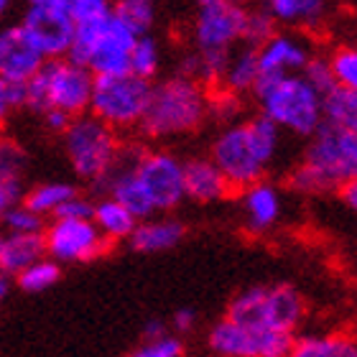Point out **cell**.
Listing matches in <instances>:
<instances>
[{"label": "cell", "instance_id": "cell-1", "mask_svg": "<svg viewBox=\"0 0 357 357\" xmlns=\"http://www.w3.org/2000/svg\"><path fill=\"white\" fill-rule=\"evenodd\" d=\"M248 8L240 0H199L194 21L197 52L186 56L184 77L199 84H220L230 54L243 44Z\"/></svg>", "mask_w": 357, "mask_h": 357}, {"label": "cell", "instance_id": "cell-2", "mask_svg": "<svg viewBox=\"0 0 357 357\" xmlns=\"http://www.w3.org/2000/svg\"><path fill=\"white\" fill-rule=\"evenodd\" d=\"M281 149V130L268 118L230 123L212 143V164L220 169L230 189H248L263 181Z\"/></svg>", "mask_w": 357, "mask_h": 357}, {"label": "cell", "instance_id": "cell-3", "mask_svg": "<svg viewBox=\"0 0 357 357\" xmlns=\"http://www.w3.org/2000/svg\"><path fill=\"white\" fill-rule=\"evenodd\" d=\"M357 176V130L321 123L304 151L301 164L291 172L289 184L301 194L340 192Z\"/></svg>", "mask_w": 357, "mask_h": 357}, {"label": "cell", "instance_id": "cell-4", "mask_svg": "<svg viewBox=\"0 0 357 357\" xmlns=\"http://www.w3.org/2000/svg\"><path fill=\"white\" fill-rule=\"evenodd\" d=\"M207 89L192 77L176 75L151 84L146 112L141 118V130L149 138H174L186 135L207 120Z\"/></svg>", "mask_w": 357, "mask_h": 357}, {"label": "cell", "instance_id": "cell-5", "mask_svg": "<svg viewBox=\"0 0 357 357\" xmlns=\"http://www.w3.org/2000/svg\"><path fill=\"white\" fill-rule=\"evenodd\" d=\"M138 38L141 36L110 8L95 21L77 23L67 59L87 67L92 77L128 75V56Z\"/></svg>", "mask_w": 357, "mask_h": 357}, {"label": "cell", "instance_id": "cell-6", "mask_svg": "<svg viewBox=\"0 0 357 357\" xmlns=\"http://www.w3.org/2000/svg\"><path fill=\"white\" fill-rule=\"evenodd\" d=\"M261 115L278 130L309 138L321 126V95L301 75L261 77L253 87Z\"/></svg>", "mask_w": 357, "mask_h": 357}, {"label": "cell", "instance_id": "cell-7", "mask_svg": "<svg viewBox=\"0 0 357 357\" xmlns=\"http://www.w3.org/2000/svg\"><path fill=\"white\" fill-rule=\"evenodd\" d=\"M92 84L95 77L89 75L87 67L67 56L49 59L33 79L23 84V105L38 115L46 110H61L69 118H77L87 112Z\"/></svg>", "mask_w": 357, "mask_h": 357}, {"label": "cell", "instance_id": "cell-8", "mask_svg": "<svg viewBox=\"0 0 357 357\" xmlns=\"http://www.w3.org/2000/svg\"><path fill=\"white\" fill-rule=\"evenodd\" d=\"M306 317V301L301 291L291 283H271V286H250L240 291L227 304L225 319L238 321L250 329H271L296 335Z\"/></svg>", "mask_w": 357, "mask_h": 357}, {"label": "cell", "instance_id": "cell-9", "mask_svg": "<svg viewBox=\"0 0 357 357\" xmlns=\"http://www.w3.org/2000/svg\"><path fill=\"white\" fill-rule=\"evenodd\" d=\"M64 153L72 172L87 181H102L120 151L118 133L92 115H77L64 130Z\"/></svg>", "mask_w": 357, "mask_h": 357}, {"label": "cell", "instance_id": "cell-10", "mask_svg": "<svg viewBox=\"0 0 357 357\" xmlns=\"http://www.w3.org/2000/svg\"><path fill=\"white\" fill-rule=\"evenodd\" d=\"M151 95V82L138 79L133 75L118 77H95L92 97H89V115L105 123L107 128L130 130L141 126Z\"/></svg>", "mask_w": 357, "mask_h": 357}, {"label": "cell", "instance_id": "cell-11", "mask_svg": "<svg viewBox=\"0 0 357 357\" xmlns=\"http://www.w3.org/2000/svg\"><path fill=\"white\" fill-rule=\"evenodd\" d=\"M133 176L153 212H172L184 202V161L172 151H146L133 161Z\"/></svg>", "mask_w": 357, "mask_h": 357}, {"label": "cell", "instance_id": "cell-12", "mask_svg": "<svg viewBox=\"0 0 357 357\" xmlns=\"http://www.w3.org/2000/svg\"><path fill=\"white\" fill-rule=\"evenodd\" d=\"M296 335L271 332V329H250L238 321L220 319L212 324L207 344L217 357H286L291 352Z\"/></svg>", "mask_w": 357, "mask_h": 357}, {"label": "cell", "instance_id": "cell-13", "mask_svg": "<svg viewBox=\"0 0 357 357\" xmlns=\"http://www.w3.org/2000/svg\"><path fill=\"white\" fill-rule=\"evenodd\" d=\"M41 235L46 258L56 263H89L112 245L92 220H52Z\"/></svg>", "mask_w": 357, "mask_h": 357}, {"label": "cell", "instance_id": "cell-14", "mask_svg": "<svg viewBox=\"0 0 357 357\" xmlns=\"http://www.w3.org/2000/svg\"><path fill=\"white\" fill-rule=\"evenodd\" d=\"M21 26L33 38V44L41 49L46 59H61L72 49L77 23L61 8L29 6V10L23 13Z\"/></svg>", "mask_w": 357, "mask_h": 357}, {"label": "cell", "instance_id": "cell-15", "mask_svg": "<svg viewBox=\"0 0 357 357\" xmlns=\"http://www.w3.org/2000/svg\"><path fill=\"white\" fill-rule=\"evenodd\" d=\"M33 38L26 33L21 23L0 29V79L13 84H26L38 75V69L46 64Z\"/></svg>", "mask_w": 357, "mask_h": 357}, {"label": "cell", "instance_id": "cell-16", "mask_svg": "<svg viewBox=\"0 0 357 357\" xmlns=\"http://www.w3.org/2000/svg\"><path fill=\"white\" fill-rule=\"evenodd\" d=\"M255 56H258L261 77L298 75L312 56V49L296 33H278L275 31L273 36L255 49Z\"/></svg>", "mask_w": 357, "mask_h": 357}, {"label": "cell", "instance_id": "cell-17", "mask_svg": "<svg viewBox=\"0 0 357 357\" xmlns=\"http://www.w3.org/2000/svg\"><path fill=\"white\" fill-rule=\"evenodd\" d=\"M281 194L271 181H255L248 189H243V222L250 235H266L281 220Z\"/></svg>", "mask_w": 357, "mask_h": 357}, {"label": "cell", "instance_id": "cell-18", "mask_svg": "<svg viewBox=\"0 0 357 357\" xmlns=\"http://www.w3.org/2000/svg\"><path fill=\"white\" fill-rule=\"evenodd\" d=\"M230 192V184L225 181L209 156H194L184 161V199H192L197 204H212L225 199Z\"/></svg>", "mask_w": 357, "mask_h": 357}, {"label": "cell", "instance_id": "cell-19", "mask_svg": "<svg viewBox=\"0 0 357 357\" xmlns=\"http://www.w3.org/2000/svg\"><path fill=\"white\" fill-rule=\"evenodd\" d=\"M186 235V227L176 217H149L135 225L130 232V245L138 253H164L176 248Z\"/></svg>", "mask_w": 357, "mask_h": 357}, {"label": "cell", "instance_id": "cell-20", "mask_svg": "<svg viewBox=\"0 0 357 357\" xmlns=\"http://www.w3.org/2000/svg\"><path fill=\"white\" fill-rule=\"evenodd\" d=\"M263 10L275 21V26L317 31L327 21V0H263Z\"/></svg>", "mask_w": 357, "mask_h": 357}, {"label": "cell", "instance_id": "cell-21", "mask_svg": "<svg viewBox=\"0 0 357 357\" xmlns=\"http://www.w3.org/2000/svg\"><path fill=\"white\" fill-rule=\"evenodd\" d=\"M46 255L44 235L33 232V235H18V232H6L0 235V273L10 278L18 275L23 268L31 263L41 261Z\"/></svg>", "mask_w": 357, "mask_h": 357}, {"label": "cell", "instance_id": "cell-22", "mask_svg": "<svg viewBox=\"0 0 357 357\" xmlns=\"http://www.w3.org/2000/svg\"><path fill=\"white\" fill-rule=\"evenodd\" d=\"M286 357H357V342L350 332L304 335L294 340Z\"/></svg>", "mask_w": 357, "mask_h": 357}, {"label": "cell", "instance_id": "cell-23", "mask_svg": "<svg viewBox=\"0 0 357 357\" xmlns=\"http://www.w3.org/2000/svg\"><path fill=\"white\" fill-rule=\"evenodd\" d=\"M258 79H261V69H258L255 49L243 46V49H235L230 54L222 77H220V87L232 92V95H245V92H253Z\"/></svg>", "mask_w": 357, "mask_h": 357}, {"label": "cell", "instance_id": "cell-24", "mask_svg": "<svg viewBox=\"0 0 357 357\" xmlns=\"http://www.w3.org/2000/svg\"><path fill=\"white\" fill-rule=\"evenodd\" d=\"M92 222L110 243H118V240L130 238V232L135 230L138 220L120 202H115L112 197L105 194L102 199H97L92 204Z\"/></svg>", "mask_w": 357, "mask_h": 357}, {"label": "cell", "instance_id": "cell-25", "mask_svg": "<svg viewBox=\"0 0 357 357\" xmlns=\"http://www.w3.org/2000/svg\"><path fill=\"white\" fill-rule=\"evenodd\" d=\"M77 194V189L67 181H44V184H36L31 192L23 194V204L36 212L38 217H54L59 212V207L64 202H69Z\"/></svg>", "mask_w": 357, "mask_h": 357}, {"label": "cell", "instance_id": "cell-26", "mask_svg": "<svg viewBox=\"0 0 357 357\" xmlns=\"http://www.w3.org/2000/svg\"><path fill=\"white\" fill-rule=\"evenodd\" d=\"M321 123L357 130V89L332 87L321 95Z\"/></svg>", "mask_w": 357, "mask_h": 357}, {"label": "cell", "instance_id": "cell-27", "mask_svg": "<svg viewBox=\"0 0 357 357\" xmlns=\"http://www.w3.org/2000/svg\"><path fill=\"white\" fill-rule=\"evenodd\" d=\"M161 46L151 33H143L138 41L130 49V56H128V75L138 77V79H146L151 82L153 77L158 75L161 69Z\"/></svg>", "mask_w": 357, "mask_h": 357}, {"label": "cell", "instance_id": "cell-28", "mask_svg": "<svg viewBox=\"0 0 357 357\" xmlns=\"http://www.w3.org/2000/svg\"><path fill=\"white\" fill-rule=\"evenodd\" d=\"M61 278V266L52 258H41V261L31 263L29 268H23L21 273L15 275V283L18 289L26 291V294H41V291L56 286Z\"/></svg>", "mask_w": 357, "mask_h": 357}, {"label": "cell", "instance_id": "cell-29", "mask_svg": "<svg viewBox=\"0 0 357 357\" xmlns=\"http://www.w3.org/2000/svg\"><path fill=\"white\" fill-rule=\"evenodd\" d=\"M29 6H54L61 8L75 23L95 21L112 8L110 0H29Z\"/></svg>", "mask_w": 357, "mask_h": 357}, {"label": "cell", "instance_id": "cell-30", "mask_svg": "<svg viewBox=\"0 0 357 357\" xmlns=\"http://www.w3.org/2000/svg\"><path fill=\"white\" fill-rule=\"evenodd\" d=\"M337 87L357 89V52L352 46H340L327 56Z\"/></svg>", "mask_w": 357, "mask_h": 357}, {"label": "cell", "instance_id": "cell-31", "mask_svg": "<svg viewBox=\"0 0 357 357\" xmlns=\"http://www.w3.org/2000/svg\"><path fill=\"white\" fill-rule=\"evenodd\" d=\"M3 227L6 232H18V235H33V232H44L46 227V220L44 217H38L36 212H31L23 202L13 204V207L8 209L6 215H3Z\"/></svg>", "mask_w": 357, "mask_h": 357}, {"label": "cell", "instance_id": "cell-32", "mask_svg": "<svg viewBox=\"0 0 357 357\" xmlns=\"http://www.w3.org/2000/svg\"><path fill=\"white\" fill-rule=\"evenodd\" d=\"M275 33V21L271 15L258 8V10H248V18H245V31H243V44L250 46V49H258L263 41Z\"/></svg>", "mask_w": 357, "mask_h": 357}, {"label": "cell", "instance_id": "cell-33", "mask_svg": "<svg viewBox=\"0 0 357 357\" xmlns=\"http://www.w3.org/2000/svg\"><path fill=\"white\" fill-rule=\"evenodd\" d=\"M186 347L178 335H166L158 340H143L128 357H184Z\"/></svg>", "mask_w": 357, "mask_h": 357}, {"label": "cell", "instance_id": "cell-34", "mask_svg": "<svg viewBox=\"0 0 357 357\" xmlns=\"http://www.w3.org/2000/svg\"><path fill=\"white\" fill-rule=\"evenodd\" d=\"M26 169V153L13 138L0 135V178H21Z\"/></svg>", "mask_w": 357, "mask_h": 357}, {"label": "cell", "instance_id": "cell-35", "mask_svg": "<svg viewBox=\"0 0 357 357\" xmlns=\"http://www.w3.org/2000/svg\"><path fill=\"white\" fill-rule=\"evenodd\" d=\"M298 75L304 77L306 82L312 84L319 95H327L329 89L337 87L335 84V77H332V69H329V61L327 56H309V61L304 64V69L298 72Z\"/></svg>", "mask_w": 357, "mask_h": 357}, {"label": "cell", "instance_id": "cell-36", "mask_svg": "<svg viewBox=\"0 0 357 357\" xmlns=\"http://www.w3.org/2000/svg\"><path fill=\"white\" fill-rule=\"evenodd\" d=\"M243 102H240V95H232L227 89H217L215 95H209L207 100V115H215L220 120H235V115L240 112Z\"/></svg>", "mask_w": 357, "mask_h": 357}, {"label": "cell", "instance_id": "cell-37", "mask_svg": "<svg viewBox=\"0 0 357 357\" xmlns=\"http://www.w3.org/2000/svg\"><path fill=\"white\" fill-rule=\"evenodd\" d=\"M18 107H23V84H13L0 79V128Z\"/></svg>", "mask_w": 357, "mask_h": 357}, {"label": "cell", "instance_id": "cell-38", "mask_svg": "<svg viewBox=\"0 0 357 357\" xmlns=\"http://www.w3.org/2000/svg\"><path fill=\"white\" fill-rule=\"evenodd\" d=\"M52 220H92V202L77 192L69 202H64Z\"/></svg>", "mask_w": 357, "mask_h": 357}, {"label": "cell", "instance_id": "cell-39", "mask_svg": "<svg viewBox=\"0 0 357 357\" xmlns=\"http://www.w3.org/2000/svg\"><path fill=\"white\" fill-rule=\"evenodd\" d=\"M23 181L21 178H0V220L8 209L23 199Z\"/></svg>", "mask_w": 357, "mask_h": 357}, {"label": "cell", "instance_id": "cell-40", "mask_svg": "<svg viewBox=\"0 0 357 357\" xmlns=\"http://www.w3.org/2000/svg\"><path fill=\"white\" fill-rule=\"evenodd\" d=\"M194 327H197V312H194V309L184 306V309H176V312H174L172 324H169V329H172L174 335H189Z\"/></svg>", "mask_w": 357, "mask_h": 357}, {"label": "cell", "instance_id": "cell-41", "mask_svg": "<svg viewBox=\"0 0 357 357\" xmlns=\"http://www.w3.org/2000/svg\"><path fill=\"white\" fill-rule=\"evenodd\" d=\"M41 118H44V126L49 128L52 133H59V135L64 133V130H67V126L72 123V118H69L67 112H61V110H46Z\"/></svg>", "mask_w": 357, "mask_h": 357}, {"label": "cell", "instance_id": "cell-42", "mask_svg": "<svg viewBox=\"0 0 357 357\" xmlns=\"http://www.w3.org/2000/svg\"><path fill=\"white\" fill-rule=\"evenodd\" d=\"M172 335V329L164 319H149L146 327H143V340H158V337Z\"/></svg>", "mask_w": 357, "mask_h": 357}, {"label": "cell", "instance_id": "cell-43", "mask_svg": "<svg viewBox=\"0 0 357 357\" xmlns=\"http://www.w3.org/2000/svg\"><path fill=\"white\" fill-rule=\"evenodd\" d=\"M340 194H342V199L347 207H352V209L357 207V181H347L344 186H340Z\"/></svg>", "mask_w": 357, "mask_h": 357}, {"label": "cell", "instance_id": "cell-44", "mask_svg": "<svg viewBox=\"0 0 357 357\" xmlns=\"http://www.w3.org/2000/svg\"><path fill=\"white\" fill-rule=\"evenodd\" d=\"M8 291H10V281H8L6 275L0 273V301H3V298L8 296Z\"/></svg>", "mask_w": 357, "mask_h": 357}, {"label": "cell", "instance_id": "cell-45", "mask_svg": "<svg viewBox=\"0 0 357 357\" xmlns=\"http://www.w3.org/2000/svg\"><path fill=\"white\" fill-rule=\"evenodd\" d=\"M10 8H13V0H0V21L10 13Z\"/></svg>", "mask_w": 357, "mask_h": 357}, {"label": "cell", "instance_id": "cell-46", "mask_svg": "<svg viewBox=\"0 0 357 357\" xmlns=\"http://www.w3.org/2000/svg\"><path fill=\"white\" fill-rule=\"evenodd\" d=\"M118 3H141V6H153V0H118Z\"/></svg>", "mask_w": 357, "mask_h": 357}, {"label": "cell", "instance_id": "cell-47", "mask_svg": "<svg viewBox=\"0 0 357 357\" xmlns=\"http://www.w3.org/2000/svg\"><path fill=\"white\" fill-rule=\"evenodd\" d=\"M240 3H243V0H240Z\"/></svg>", "mask_w": 357, "mask_h": 357}]
</instances>
